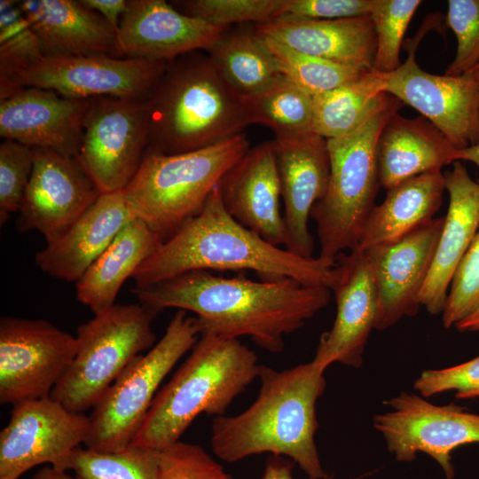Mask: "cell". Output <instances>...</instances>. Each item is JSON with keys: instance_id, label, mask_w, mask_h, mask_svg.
Returning a JSON list of instances; mask_svg holds the SVG:
<instances>
[{"instance_id": "cell-1", "label": "cell", "mask_w": 479, "mask_h": 479, "mask_svg": "<svg viewBox=\"0 0 479 479\" xmlns=\"http://www.w3.org/2000/svg\"><path fill=\"white\" fill-rule=\"evenodd\" d=\"M132 292L155 315L169 308L193 312L200 335L248 336L271 353L281 352L285 337L325 308L331 295L327 287L290 278L255 281L208 271H188Z\"/></svg>"}, {"instance_id": "cell-2", "label": "cell", "mask_w": 479, "mask_h": 479, "mask_svg": "<svg viewBox=\"0 0 479 479\" xmlns=\"http://www.w3.org/2000/svg\"><path fill=\"white\" fill-rule=\"evenodd\" d=\"M325 371L312 360L283 370L261 365L255 400L237 415L214 418L210 444L215 455L228 463L264 452L285 455L309 479H323L326 475L315 434Z\"/></svg>"}, {"instance_id": "cell-3", "label": "cell", "mask_w": 479, "mask_h": 479, "mask_svg": "<svg viewBox=\"0 0 479 479\" xmlns=\"http://www.w3.org/2000/svg\"><path fill=\"white\" fill-rule=\"evenodd\" d=\"M297 256L235 220L224 208L218 185L201 211L165 240L133 275L135 287L156 284L192 271H254L261 279L290 278L330 287L333 267Z\"/></svg>"}, {"instance_id": "cell-4", "label": "cell", "mask_w": 479, "mask_h": 479, "mask_svg": "<svg viewBox=\"0 0 479 479\" xmlns=\"http://www.w3.org/2000/svg\"><path fill=\"white\" fill-rule=\"evenodd\" d=\"M147 101L148 147L166 154L208 147L250 124L242 97L201 51L168 62Z\"/></svg>"}, {"instance_id": "cell-5", "label": "cell", "mask_w": 479, "mask_h": 479, "mask_svg": "<svg viewBox=\"0 0 479 479\" xmlns=\"http://www.w3.org/2000/svg\"><path fill=\"white\" fill-rule=\"evenodd\" d=\"M257 356L239 339L201 334L190 356L156 394L131 445L161 451L179 441L200 414L223 416L258 378Z\"/></svg>"}, {"instance_id": "cell-6", "label": "cell", "mask_w": 479, "mask_h": 479, "mask_svg": "<svg viewBox=\"0 0 479 479\" xmlns=\"http://www.w3.org/2000/svg\"><path fill=\"white\" fill-rule=\"evenodd\" d=\"M248 148L244 133L183 153L147 147L123 197L133 216L165 241L201 211L222 177Z\"/></svg>"}, {"instance_id": "cell-7", "label": "cell", "mask_w": 479, "mask_h": 479, "mask_svg": "<svg viewBox=\"0 0 479 479\" xmlns=\"http://www.w3.org/2000/svg\"><path fill=\"white\" fill-rule=\"evenodd\" d=\"M402 106L386 93L377 109L352 132L327 139L330 178L310 217L320 244L318 257L334 264L337 255L357 246L364 224L375 206L380 185L377 142L385 123Z\"/></svg>"}, {"instance_id": "cell-8", "label": "cell", "mask_w": 479, "mask_h": 479, "mask_svg": "<svg viewBox=\"0 0 479 479\" xmlns=\"http://www.w3.org/2000/svg\"><path fill=\"white\" fill-rule=\"evenodd\" d=\"M156 315L143 304L114 305L77 329L75 357L51 397L67 410L93 408L127 366L155 345Z\"/></svg>"}, {"instance_id": "cell-9", "label": "cell", "mask_w": 479, "mask_h": 479, "mask_svg": "<svg viewBox=\"0 0 479 479\" xmlns=\"http://www.w3.org/2000/svg\"><path fill=\"white\" fill-rule=\"evenodd\" d=\"M199 338L195 318L178 310L161 340L145 355L137 356L93 407L83 443L86 448L111 452L128 447L142 426L160 384Z\"/></svg>"}, {"instance_id": "cell-10", "label": "cell", "mask_w": 479, "mask_h": 479, "mask_svg": "<svg viewBox=\"0 0 479 479\" xmlns=\"http://www.w3.org/2000/svg\"><path fill=\"white\" fill-rule=\"evenodd\" d=\"M148 145L147 98H90L75 159L101 193L129 185Z\"/></svg>"}, {"instance_id": "cell-11", "label": "cell", "mask_w": 479, "mask_h": 479, "mask_svg": "<svg viewBox=\"0 0 479 479\" xmlns=\"http://www.w3.org/2000/svg\"><path fill=\"white\" fill-rule=\"evenodd\" d=\"M76 337L45 319L0 318V403L51 396L72 364Z\"/></svg>"}, {"instance_id": "cell-12", "label": "cell", "mask_w": 479, "mask_h": 479, "mask_svg": "<svg viewBox=\"0 0 479 479\" xmlns=\"http://www.w3.org/2000/svg\"><path fill=\"white\" fill-rule=\"evenodd\" d=\"M422 26L408 41L407 59L391 73H378L384 92L404 103L436 126L457 150L479 144V82L468 75H438L420 68L415 59L426 32Z\"/></svg>"}, {"instance_id": "cell-13", "label": "cell", "mask_w": 479, "mask_h": 479, "mask_svg": "<svg viewBox=\"0 0 479 479\" xmlns=\"http://www.w3.org/2000/svg\"><path fill=\"white\" fill-rule=\"evenodd\" d=\"M385 404L391 410L374 416L373 427L398 461H412L417 452H424L441 466L447 479H453L452 452L479 443V414L460 406L436 405L409 392Z\"/></svg>"}, {"instance_id": "cell-14", "label": "cell", "mask_w": 479, "mask_h": 479, "mask_svg": "<svg viewBox=\"0 0 479 479\" xmlns=\"http://www.w3.org/2000/svg\"><path fill=\"white\" fill-rule=\"evenodd\" d=\"M89 430V416L67 410L51 396L12 405L0 432V479H19L44 463L62 469Z\"/></svg>"}, {"instance_id": "cell-15", "label": "cell", "mask_w": 479, "mask_h": 479, "mask_svg": "<svg viewBox=\"0 0 479 479\" xmlns=\"http://www.w3.org/2000/svg\"><path fill=\"white\" fill-rule=\"evenodd\" d=\"M168 62L107 55L43 57L23 72L18 87H36L61 96L148 98Z\"/></svg>"}, {"instance_id": "cell-16", "label": "cell", "mask_w": 479, "mask_h": 479, "mask_svg": "<svg viewBox=\"0 0 479 479\" xmlns=\"http://www.w3.org/2000/svg\"><path fill=\"white\" fill-rule=\"evenodd\" d=\"M31 176L16 220L20 232L51 241L67 230L101 192L75 157L33 148Z\"/></svg>"}, {"instance_id": "cell-17", "label": "cell", "mask_w": 479, "mask_h": 479, "mask_svg": "<svg viewBox=\"0 0 479 479\" xmlns=\"http://www.w3.org/2000/svg\"><path fill=\"white\" fill-rule=\"evenodd\" d=\"M336 315L321 334L312 361L326 370L333 363L358 368L378 315V294L365 252L354 247L339 254L330 286Z\"/></svg>"}, {"instance_id": "cell-18", "label": "cell", "mask_w": 479, "mask_h": 479, "mask_svg": "<svg viewBox=\"0 0 479 479\" xmlns=\"http://www.w3.org/2000/svg\"><path fill=\"white\" fill-rule=\"evenodd\" d=\"M444 222V216L432 218L393 242L364 250L378 294L375 329L385 330L418 313Z\"/></svg>"}, {"instance_id": "cell-19", "label": "cell", "mask_w": 479, "mask_h": 479, "mask_svg": "<svg viewBox=\"0 0 479 479\" xmlns=\"http://www.w3.org/2000/svg\"><path fill=\"white\" fill-rule=\"evenodd\" d=\"M227 28L185 15L164 0H128L116 32V55L169 62L208 51Z\"/></svg>"}, {"instance_id": "cell-20", "label": "cell", "mask_w": 479, "mask_h": 479, "mask_svg": "<svg viewBox=\"0 0 479 479\" xmlns=\"http://www.w3.org/2000/svg\"><path fill=\"white\" fill-rule=\"evenodd\" d=\"M274 141L287 229L284 248L310 258L314 241L308 221L314 204L326 194L330 178L327 139L312 131Z\"/></svg>"}, {"instance_id": "cell-21", "label": "cell", "mask_w": 479, "mask_h": 479, "mask_svg": "<svg viewBox=\"0 0 479 479\" xmlns=\"http://www.w3.org/2000/svg\"><path fill=\"white\" fill-rule=\"evenodd\" d=\"M218 188L224 208L235 220L269 243L285 247L275 141L249 147L224 173Z\"/></svg>"}, {"instance_id": "cell-22", "label": "cell", "mask_w": 479, "mask_h": 479, "mask_svg": "<svg viewBox=\"0 0 479 479\" xmlns=\"http://www.w3.org/2000/svg\"><path fill=\"white\" fill-rule=\"evenodd\" d=\"M89 106L90 99L25 87L0 100V136L31 148L51 149L75 158Z\"/></svg>"}, {"instance_id": "cell-23", "label": "cell", "mask_w": 479, "mask_h": 479, "mask_svg": "<svg viewBox=\"0 0 479 479\" xmlns=\"http://www.w3.org/2000/svg\"><path fill=\"white\" fill-rule=\"evenodd\" d=\"M256 32L298 51L364 72L373 70L376 35L370 16L318 20L280 16Z\"/></svg>"}, {"instance_id": "cell-24", "label": "cell", "mask_w": 479, "mask_h": 479, "mask_svg": "<svg viewBox=\"0 0 479 479\" xmlns=\"http://www.w3.org/2000/svg\"><path fill=\"white\" fill-rule=\"evenodd\" d=\"M133 218L122 191L101 193L67 230L37 252L35 264L53 278L76 282Z\"/></svg>"}, {"instance_id": "cell-25", "label": "cell", "mask_w": 479, "mask_h": 479, "mask_svg": "<svg viewBox=\"0 0 479 479\" xmlns=\"http://www.w3.org/2000/svg\"><path fill=\"white\" fill-rule=\"evenodd\" d=\"M449 207L420 303L433 315L443 313L454 271L479 226V182L460 161L444 173Z\"/></svg>"}, {"instance_id": "cell-26", "label": "cell", "mask_w": 479, "mask_h": 479, "mask_svg": "<svg viewBox=\"0 0 479 479\" xmlns=\"http://www.w3.org/2000/svg\"><path fill=\"white\" fill-rule=\"evenodd\" d=\"M18 3L41 43L44 57H117L115 29L80 0Z\"/></svg>"}, {"instance_id": "cell-27", "label": "cell", "mask_w": 479, "mask_h": 479, "mask_svg": "<svg viewBox=\"0 0 479 479\" xmlns=\"http://www.w3.org/2000/svg\"><path fill=\"white\" fill-rule=\"evenodd\" d=\"M457 149L423 116L397 113L385 123L377 142L380 185L388 190L423 173L441 170L457 161Z\"/></svg>"}, {"instance_id": "cell-28", "label": "cell", "mask_w": 479, "mask_h": 479, "mask_svg": "<svg viewBox=\"0 0 479 479\" xmlns=\"http://www.w3.org/2000/svg\"><path fill=\"white\" fill-rule=\"evenodd\" d=\"M385 200L375 205L362 229L358 249L393 242L434 218L445 191L441 170L407 179L388 190Z\"/></svg>"}, {"instance_id": "cell-29", "label": "cell", "mask_w": 479, "mask_h": 479, "mask_svg": "<svg viewBox=\"0 0 479 479\" xmlns=\"http://www.w3.org/2000/svg\"><path fill=\"white\" fill-rule=\"evenodd\" d=\"M163 242L134 217L75 282L77 300L94 314L114 305L123 283Z\"/></svg>"}, {"instance_id": "cell-30", "label": "cell", "mask_w": 479, "mask_h": 479, "mask_svg": "<svg viewBox=\"0 0 479 479\" xmlns=\"http://www.w3.org/2000/svg\"><path fill=\"white\" fill-rule=\"evenodd\" d=\"M206 51L222 76L241 97L262 91L281 75L255 27H228Z\"/></svg>"}, {"instance_id": "cell-31", "label": "cell", "mask_w": 479, "mask_h": 479, "mask_svg": "<svg viewBox=\"0 0 479 479\" xmlns=\"http://www.w3.org/2000/svg\"><path fill=\"white\" fill-rule=\"evenodd\" d=\"M386 93L377 72L326 93L313 97V130L332 139L345 136L360 126L380 106Z\"/></svg>"}, {"instance_id": "cell-32", "label": "cell", "mask_w": 479, "mask_h": 479, "mask_svg": "<svg viewBox=\"0 0 479 479\" xmlns=\"http://www.w3.org/2000/svg\"><path fill=\"white\" fill-rule=\"evenodd\" d=\"M242 99L249 123L269 127L276 138L314 132L313 97L282 75Z\"/></svg>"}, {"instance_id": "cell-33", "label": "cell", "mask_w": 479, "mask_h": 479, "mask_svg": "<svg viewBox=\"0 0 479 479\" xmlns=\"http://www.w3.org/2000/svg\"><path fill=\"white\" fill-rule=\"evenodd\" d=\"M0 100L20 90L18 80L43 57L41 43L18 2H0Z\"/></svg>"}, {"instance_id": "cell-34", "label": "cell", "mask_w": 479, "mask_h": 479, "mask_svg": "<svg viewBox=\"0 0 479 479\" xmlns=\"http://www.w3.org/2000/svg\"><path fill=\"white\" fill-rule=\"evenodd\" d=\"M75 479H159L160 451L130 444L111 452L75 448L62 467Z\"/></svg>"}, {"instance_id": "cell-35", "label": "cell", "mask_w": 479, "mask_h": 479, "mask_svg": "<svg viewBox=\"0 0 479 479\" xmlns=\"http://www.w3.org/2000/svg\"><path fill=\"white\" fill-rule=\"evenodd\" d=\"M263 37L279 73L311 97L331 91L366 73L298 51L271 38Z\"/></svg>"}, {"instance_id": "cell-36", "label": "cell", "mask_w": 479, "mask_h": 479, "mask_svg": "<svg viewBox=\"0 0 479 479\" xmlns=\"http://www.w3.org/2000/svg\"><path fill=\"white\" fill-rule=\"evenodd\" d=\"M420 0H376L370 17L376 35L373 70L387 74L400 66V49L404 36Z\"/></svg>"}, {"instance_id": "cell-37", "label": "cell", "mask_w": 479, "mask_h": 479, "mask_svg": "<svg viewBox=\"0 0 479 479\" xmlns=\"http://www.w3.org/2000/svg\"><path fill=\"white\" fill-rule=\"evenodd\" d=\"M171 4L180 12L216 26L262 24L284 13L286 0H182Z\"/></svg>"}, {"instance_id": "cell-38", "label": "cell", "mask_w": 479, "mask_h": 479, "mask_svg": "<svg viewBox=\"0 0 479 479\" xmlns=\"http://www.w3.org/2000/svg\"><path fill=\"white\" fill-rule=\"evenodd\" d=\"M33 148L11 139L0 145V224L19 212L31 176Z\"/></svg>"}, {"instance_id": "cell-39", "label": "cell", "mask_w": 479, "mask_h": 479, "mask_svg": "<svg viewBox=\"0 0 479 479\" xmlns=\"http://www.w3.org/2000/svg\"><path fill=\"white\" fill-rule=\"evenodd\" d=\"M479 308V231L452 276L443 311V324L450 328Z\"/></svg>"}, {"instance_id": "cell-40", "label": "cell", "mask_w": 479, "mask_h": 479, "mask_svg": "<svg viewBox=\"0 0 479 479\" xmlns=\"http://www.w3.org/2000/svg\"><path fill=\"white\" fill-rule=\"evenodd\" d=\"M447 26L457 39V51L444 75L460 76L479 64V0H449Z\"/></svg>"}, {"instance_id": "cell-41", "label": "cell", "mask_w": 479, "mask_h": 479, "mask_svg": "<svg viewBox=\"0 0 479 479\" xmlns=\"http://www.w3.org/2000/svg\"><path fill=\"white\" fill-rule=\"evenodd\" d=\"M202 447L177 441L160 451L159 479H232Z\"/></svg>"}, {"instance_id": "cell-42", "label": "cell", "mask_w": 479, "mask_h": 479, "mask_svg": "<svg viewBox=\"0 0 479 479\" xmlns=\"http://www.w3.org/2000/svg\"><path fill=\"white\" fill-rule=\"evenodd\" d=\"M413 386L423 397L450 390L460 399L479 397V356L455 366L426 370Z\"/></svg>"}, {"instance_id": "cell-43", "label": "cell", "mask_w": 479, "mask_h": 479, "mask_svg": "<svg viewBox=\"0 0 479 479\" xmlns=\"http://www.w3.org/2000/svg\"><path fill=\"white\" fill-rule=\"evenodd\" d=\"M376 0H286L282 16L341 20L370 16Z\"/></svg>"}, {"instance_id": "cell-44", "label": "cell", "mask_w": 479, "mask_h": 479, "mask_svg": "<svg viewBox=\"0 0 479 479\" xmlns=\"http://www.w3.org/2000/svg\"><path fill=\"white\" fill-rule=\"evenodd\" d=\"M89 9L101 15L117 32L128 0H80Z\"/></svg>"}, {"instance_id": "cell-45", "label": "cell", "mask_w": 479, "mask_h": 479, "mask_svg": "<svg viewBox=\"0 0 479 479\" xmlns=\"http://www.w3.org/2000/svg\"><path fill=\"white\" fill-rule=\"evenodd\" d=\"M293 461L286 460L280 456L272 455L268 458L261 479H294L292 475ZM323 479H334L332 475H326ZM349 479H359L349 478Z\"/></svg>"}, {"instance_id": "cell-46", "label": "cell", "mask_w": 479, "mask_h": 479, "mask_svg": "<svg viewBox=\"0 0 479 479\" xmlns=\"http://www.w3.org/2000/svg\"><path fill=\"white\" fill-rule=\"evenodd\" d=\"M30 479H75L71 476L66 470L59 469L52 466H49L39 469Z\"/></svg>"}, {"instance_id": "cell-47", "label": "cell", "mask_w": 479, "mask_h": 479, "mask_svg": "<svg viewBox=\"0 0 479 479\" xmlns=\"http://www.w3.org/2000/svg\"><path fill=\"white\" fill-rule=\"evenodd\" d=\"M458 331L461 333L466 332H478L479 331V308L472 314L459 321L454 326Z\"/></svg>"}, {"instance_id": "cell-48", "label": "cell", "mask_w": 479, "mask_h": 479, "mask_svg": "<svg viewBox=\"0 0 479 479\" xmlns=\"http://www.w3.org/2000/svg\"><path fill=\"white\" fill-rule=\"evenodd\" d=\"M457 161H467L479 166V144L466 149L458 150Z\"/></svg>"}, {"instance_id": "cell-49", "label": "cell", "mask_w": 479, "mask_h": 479, "mask_svg": "<svg viewBox=\"0 0 479 479\" xmlns=\"http://www.w3.org/2000/svg\"><path fill=\"white\" fill-rule=\"evenodd\" d=\"M466 75H468L470 78L474 79L475 81L479 82V64Z\"/></svg>"}]
</instances>
